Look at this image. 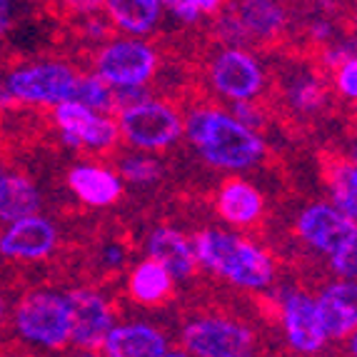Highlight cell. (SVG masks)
<instances>
[{
  "instance_id": "cell-25",
  "label": "cell",
  "mask_w": 357,
  "mask_h": 357,
  "mask_svg": "<svg viewBox=\"0 0 357 357\" xmlns=\"http://www.w3.org/2000/svg\"><path fill=\"white\" fill-rule=\"evenodd\" d=\"M325 98H328V90L317 77H298L290 88V102L303 113H312V110L322 107Z\"/></svg>"
},
{
  "instance_id": "cell-5",
  "label": "cell",
  "mask_w": 357,
  "mask_h": 357,
  "mask_svg": "<svg viewBox=\"0 0 357 357\" xmlns=\"http://www.w3.org/2000/svg\"><path fill=\"white\" fill-rule=\"evenodd\" d=\"M183 347L190 357H252L255 337L230 317H197L183 328Z\"/></svg>"
},
{
  "instance_id": "cell-6",
  "label": "cell",
  "mask_w": 357,
  "mask_h": 357,
  "mask_svg": "<svg viewBox=\"0 0 357 357\" xmlns=\"http://www.w3.org/2000/svg\"><path fill=\"white\" fill-rule=\"evenodd\" d=\"M77 73L66 63H36L13 70L6 80V90L13 100L30 105H58L73 98Z\"/></svg>"
},
{
  "instance_id": "cell-34",
  "label": "cell",
  "mask_w": 357,
  "mask_h": 357,
  "mask_svg": "<svg viewBox=\"0 0 357 357\" xmlns=\"http://www.w3.org/2000/svg\"><path fill=\"white\" fill-rule=\"evenodd\" d=\"M13 98L8 96V90H6V83H0V105H6V102H10Z\"/></svg>"
},
{
  "instance_id": "cell-27",
  "label": "cell",
  "mask_w": 357,
  "mask_h": 357,
  "mask_svg": "<svg viewBox=\"0 0 357 357\" xmlns=\"http://www.w3.org/2000/svg\"><path fill=\"white\" fill-rule=\"evenodd\" d=\"M330 262H333V270L340 280H352L357 278V240L355 243H347L342 248L330 255Z\"/></svg>"
},
{
  "instance_id": "cell-35",
  "label": "cell",
  "mask_w": 357,
  "mask_h": 357,
  "mask_svg": "<svg viewBox=\"0 0 357 357\" xmlns=\"http://www.w3.org/2000/svg\"><path fill=\"white\" fill-rule=\"evenodd\" d=\"M162 357H190V355H188V352H183V350H173V352L167 350V352H165V355H162Z\"/></svg>"
},
{
  "instance_id": "cell-36",
  "label": "cell",
  "mask_w": 357,
  "mask_h": 357,
  "mask_svg": "<svg viewBox=\"0 0 357 357\" xmlns=\"http://www.w3.org/2000/svg\"><path fill=\"white\" fill-rule=\"evenodd\" d=\"M3 320H6V300L0 295V325H3Z\"/></svg>"
},
{
  "instance_id": "cell-7",
  "label": "cell",
  "mask_w": 357,
  "mask_h": 357,
  "mask_svg": "<svg viewBox=\"0 0 357 357\" xmlns=\"http://www.w3.org/2000/svg\"><path fill=\"white\" fill-rule=\"evenodd\" d=\"M158 68V55L148 43L135 38L107 43L96 55V75L110 88H145Z\"/></svg>"
},
{
  "instance_id": "cell-19",
  "label": "cell",
  "mask_w": 357,
  "mask_h": 357,
  "mask_svg": "<svg viewBox=\"0 0 357 357\" xmlns=\"http://www.w3.org/2000/svg\"><path fill=\"white\" fill-rule=\"evenodd\" d=\"M218 213L230 225H252L262 215V195L245 180H230L218 192Z\"/></svg>"
},
{
  "instance_id": "cell-33",
  "label": "cell",
  "mask_w": 357,
  "mask_h": 357,
  "mask_svg": "<svg viewBox=\"0 0 357 357\" xmlns=\"http://www.w3.org/2000/svg\"><path fill=\"white\" fill-rule=\"evenodd\" d=\"M70 357H100V355H98L96 350H80V347H77V352H73Z\"/></svg>"
},
{
  "instance_id": "cell-15",
  "label": "cell",
  "mask_w": 357,
  "mask_h": 357,
  "mask_svg": "<svg viewBox=\"0 0 357 357\" xmlns=\"http://www.w3.org/2000/svg\"><path fill=\"white\" fill-rule=\"evenodd\" d=\"M105 357H162L167 352V340L160 330L145 322H130L110 328L102 340Z\"/></svg>"
},
{
  "instance_id": "cell-37",
  "label": "cell",
  "mask_w": 357,
  "mask_h": 357,
  "mask_svg": "<svg viewBox=\"0 0 357 357\" xmlns=\"http://www.w3.org/2000/svg\"><path fill=\"white\" fill-rule=\"evenodd\" d=\"M0 175H3V170H0Z\"/></svg>"
},
{
  "instance_id": "cell-30",
  "label": "cell",
  "mask_w": 357,
  "mask_h": 357,
  "mask_svg": "<svg viewBox=\"0 0 357 357\" xmlns=\"http://www.w3.org/2000/svg\"><path fill=\"white\" fill-rule=\"evenodd\" d=\"M63 6H68L75 13H96L98 8L105 6V0H63Z\"/></svg>"
},
{
  "instance_id": "cell-17",
  "label": "cell",
  "mask_w": 357,
  "mask_h": 357,
  "mask_svg": "<svg viewBox=\"0 0 357 357\" xmlns=\"http://www.w3.org/2000/svg\"><path fill=\"white\" fill-rule=\"evenodd\" d=\"M148 257L155 262H160L162 268L175 278H188L195 273V252H192V243L185 238L183 232L173 230V227H155L150 232L148 243Z\"/></svg>"
},
{
  "instance_id": "cell-3",
  "label": "cell",
  "mask_w": 357,
  "mask_h": 357,
  "mask_svg": "<svg viewBox=\"0 0 357 357\" xmlns=\"http://www.w3.org/2000/svg\"><path fill=\"white\" fill-rule=\"evenodd\" d=\"M13 325L18 335L30 345L60 350L70 342V325H68L66 298L60 292L36 290L28 292L15 307Z\"/></svg>"
},
{
  "instance_id": "cell-22",
  "label": "cell",
  "mask_w": 357,
  "mask_h": 357,
  "mask_svg": "<svg viewBox=\"0 0 357 357\" xmlns=\"http://www.w3.org/2000/svg\"><path fill=\"white\" fill-rule=\"evenodd\" d=\"M128 290L140 305H158L173 290V275L167 273L160 262L148 257L130 273Z\"/></svg>"
},
{
  "instance_id": "cell-2",
  "label": "cell",
  "mask_w": 357,
  "mask_h": 357,
  "mask_svg": "<svg viewBox=\"0 0 357 357\" xmlns=\"http://www.w3.org/2000/svg\"><path fill=\"white\" fill-rule=\"evenodd\" d=\"M192 252L200 265L248 290H265L275 278V262L248 238L222 230H203L192 240Z\"/></svg>"
},
{
  "instance_id": "cell-23",
  "label": "cell",
  "mask_w": 357,
  "mask_h": 357,
  "mask_svg": "<svg viewBox=\"0 0 357 357\" xmlns=\"http://www.w3.org/2000/svg\"><path fill=\"white\" fill-rule=\"evenodd\" d=\"M330 192L335 208L357 220V167L352 162H340L330 173Z\"/></svg>"
},
{
  "instance_id": "cell-29",
  "label": "cell",
  "mask_w": 357,
  "mask_h": 357,
  "mask_svg": "<svg viewBox=\"0 0 357 357\" xmlns=\"http://www.w3.org/2000/svg\"><path fill=\"white\" fill-rule=\"evenodd\" d=\"M160 6H165L183 23H195L200 18V13L195 10V6H192L190 0H160Z\"/></svg>"
},
{
  "instance_id": "cell-9",
  "label": "cell",
  "mask_w": 357,
  "mask_h": 357,
  "mask_svg": "<svg viewBox=\"0 0 357 357\" xmlns=\"http://www.w3.org/2000/svg\"><path fill=\"white\" fill-rule=\"evenodd\" d=\"M68 307V325H70V342L80 350H98L102 340L113 328L110 303L100 292L90 287H77L63 295Z\"/></svg>"
},
{
  "instance_id": "cell-26",
  "label": "cell",
  "mask_w": 357,
  "mask_h": 357,
  "mask_svg": "<svg viewBox=\"0 0 357 357\" xmlns=\"http://www.w3.org/2000/svg\"><path fill=\"white\" fill-rule=\"evenodd\" d=\"M120 175L132 185H150L160 178V162L150 155H130L123 158L118 165Z\"/></svg>"
},
{
  "instance_id": "cell-12",
  "label": "cell",
  "mask_w": 357,
  "mask_h": 357,
  "mask_svg": "<svg viewBox=\"0 0 357 357\" xmlns=\"http://www.w3.org/2000/svg\"><path fill=\"white\" fill-rule=\"evenodd\" d=\"M282 325L290 347L300 355H315L328 342L315 298H310L307 292L287 290L282 295Z\"/></svg>"
},
{
  "instance_id": "cell-10",
  "label": "cell",
  "mask_w": 357,
  "mask_h": 357,
  "mask_svg": "<svg viewBox=\"0 0 357 357\" xmlns=\"http://www.w3.org/2000/svg\"><path fill=\"white\" fill-rule=\"evenodd\" d=\"M215 90L235 102L255 100L265 88V73L248 50L225 48L210 66Z\"/></svg>"
},
{
  "instance_id": "cell-18",
  "label": "cell",
  "mask_w": 357,
  "mask_h": 357,
  "mask_svg": "<svg viewBox=\"0 0 357 357\" xmlns=\"http://www.w3.org/2000/svg\"><path fill=\"white\" fill-rule=\"evenodd\" d=\"M248 40H275L285 30L287 15L278 0H238L232 8Z\"/></svg>"
},
{
  "instance_id": "cell-14",
  "label": "cell",
  "mask_w": 357,
  "mask_h": 357,
  "mask_svg": "<svg viewBox=\"0 0 357 357\" xmlns=\"http://www.w3.org/2000/svg\"><path fill=\"white\" fill-rule=\"evenodd\" d=\"M317 315L328 340H345L357 328V287L352 280H340L328 285L315 298Z\"/></svg>"
},
{
  "instance_id": "cell-4",
  "label": "cell",
  "mask_w": 357,
  "mask_h": 357,
  "mask_svg": "<svg viewBox=\"0 0 357 357\" xmlns=\"http://www.w3.org/2000/svg\"><path fill=\"white\" fill-rule=\"evenodd\" d=\"M118 132L137 150H165L183 135V118L162 100H140L123 107Z\"/></svg>"
},
{
  "instance_id": "cell-13",
  "label": "cell",
  "mask_w": 357,
  "mask_h": 357,
  "mask_svg": "<svg viewBox=\"0 0 357 357\" xmlns=\"http://www.w3.org/2000/svg\"><path fill=\"white\" fill-rule=\"evenodd\" d=\"M58 245V230L43 215L13 220L0 235V255L10 260H45Z\"/></svg>"
},
{
  "instance_id": "cell-20",
  "label": "cell",
  "mask_w": 357,
  "mask_h": 357,
  "mask_svg": "<svg viewBox=\"0 0 357 357\" xmlns=\"http://www.w3.org/2000/svg\"><path fill=\"white\" fill-rule=\"evenodd\" d=\"M40 210V192L25 175H0V220L13 222Z\"/></svg>"
},
{
  "instance_id": "cell-32",
  "label": "cell",
  "mask_w": 357,
  "mask_h": 357,
  "mask_svg": "<svg viewBox=\"0 0 357 357\" xmlns=\"http://www.w3.org/2000/svg\"><path fill=\"white\" fill-rule=\"evenodd\" d=\"M197 13H215L222 6V0H190Z\"/></svg>"
},
{
  "instance_id": "cell-28",
  "label": "cell",
  "mask_w": 357,
  "mask_h": 357,
  "mask_svg": "<svg viewBox=\"0 0 357 357\" xmlns=\"http://www.w3.org/2000/svg\"><path fill=\"white\" fill-rule=\"evenodd\" d=\"M335 85H337V93L347 100H355L357 98V60L347 58L345 63H340L337 70H335Z\"/></svg>"
},
{
  "instance_id": "cell-24",
  "label": "cell",
  "mask_w": 357,
  "mask_h": 357,
  "mask_svg": "<svg viewBox=\"0 0 357 357\" xmlns=\"http://www.w3.org/2000/svg\"><path fill=\"white\" fill-rule=\"evenodd\" d=\"M70 100L80 102L90 110H98V113H105L113 107V88L98 75H77Z\"/></svg>"
},
{
  "instance_id": "cell-1",
  "label": "cell",
  "mask_w": 357,
  "mask_h": 357,
  "mask_svg": "<svg viewBox=\"0 0 357 357\" xmlns=\"http://www.w3.org/2000/svg\"><path fill=\"white\" fill-rule=\"evenodd\" d=\"M183 132L208 165L245 170L265 158V140L232 113L197 107L183 120Z\"/></svg>"
},
{
  "instance_id": "cell-8",
  "label": "cell",
  "mask_w": 357,
  "mask_h": 357,
  "mask_svg": "<svg viewBox=\"0 0 357 357\" xmlns=\"http://www.w3.org/2000/svg\"><path fill=\"white\" fill-rule=\"evenodd\" d=\"M63 143L70 148H88V150H107L118 143V123L110 120L105 113L90 110L75 100H66L55 105L53 113Z\"/></svg>"
},
{
  "instance_id": "cell-31",
  "label": "cell",
  "mask_w": 357,
  "mask_h": 357,
  "mask_svg": "<svg viewBox=\"0 0 357 357\" xmlns=\"http://www.w3.org/2000/svg\"><path fill=\"white\" fill-rule=\"evenodd\" d=\"M13 23V0H0V36Z\"/></svg>"
},
{
  "instance_id": "cell-21",
  "label": "cell",
  "mask_w": 357,
  "mask_h": 357,
  "mask_svg": "<svg viewBox=\"0 0 357 357\" xmlns=\"http://www.w3.org/2000/svg\"><path fill=\"white\" fill-rule=\"evenodd\" d=\"M107 15L120 30L145 36L160 20V0H105Z\"/></svg>"
},
{
  "instance_id": "cell-16",
  "label": "cell",
  "mask_w": 357,
  "mask_h": 357,
  "mask_svg": "<svg viewBox=\"0 0 357 357\" xmlns=\"http://www.w3.org/2000/svg\"><path fill=\"white\" fill-rule=\"evenodd\" d=\"M68 185L80 203L90 208H107L123 195V180L100 165H77L68 173Z\"/></svg>"
},
{
  "instance_id": "cell-11",
  "label": "cell",
  "mask_w": 357,
  "mask_h": 357,
  "mask_svg": "<svg viewBox=\"0 0 357 357\" xmlns=\"http://www.w3.org/2000/svg\"><path fill=\"white\" fill-rule=\"evenodd\" d=\"M357 220L347 218L345 213H340L335 205L328 203H315L300 213L298 232L300 238L315 248L317 252H328L333 255L337 248L357 240Z\"/></svg>"
}]
</instances>
